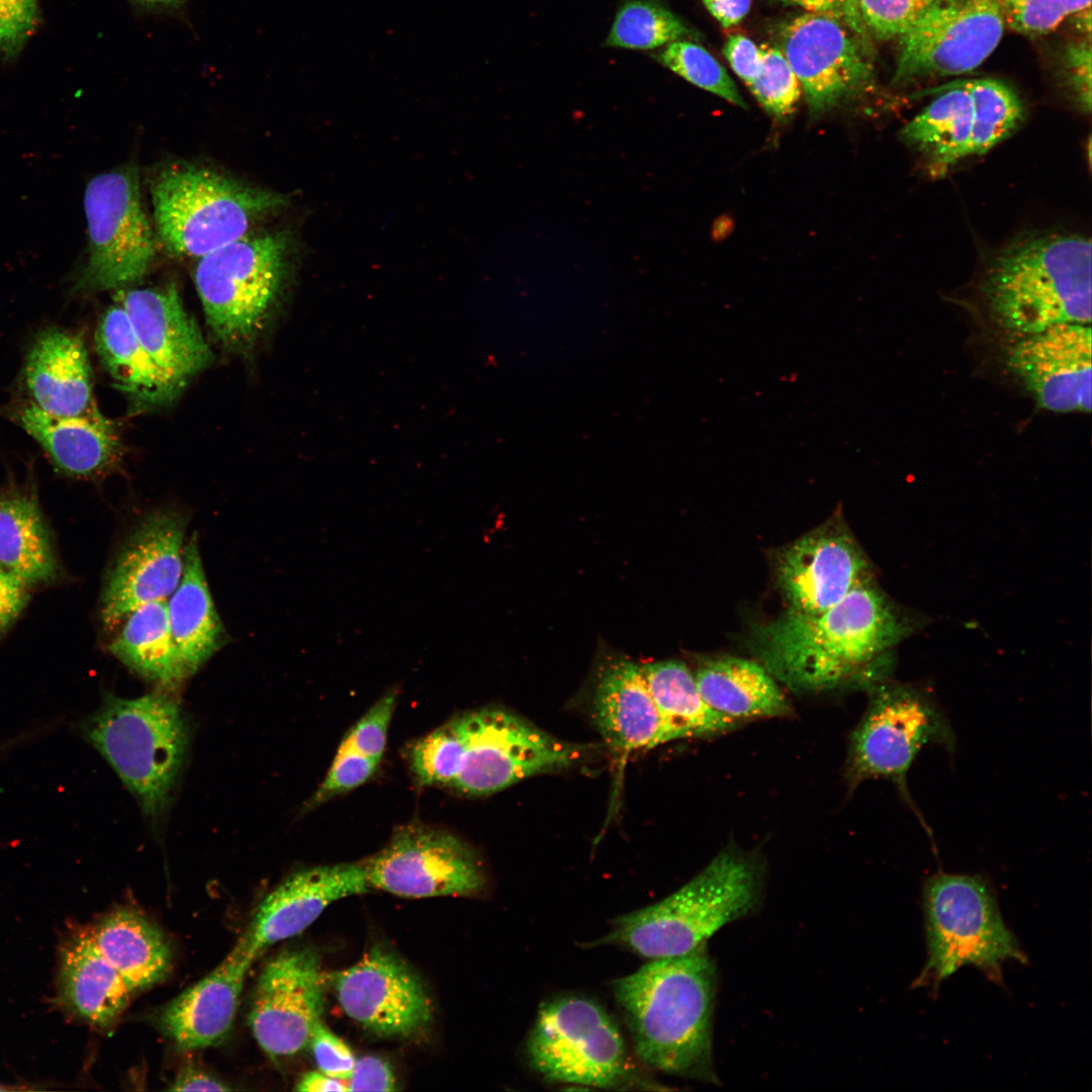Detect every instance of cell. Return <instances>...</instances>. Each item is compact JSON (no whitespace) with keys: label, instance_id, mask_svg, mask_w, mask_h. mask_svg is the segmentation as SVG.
<instances>
[{"label":"cell","instance_id":"cell-1","mask_svg":"<svg viewBox=\"0 0 1092 1092\" xmlns=\"http://www.w3.org/2000/svg\"><path fill=\"white\" fill-rule=\"evenodd\" d=\"M718 974L706 944L681 956L648 960L612 982L632 1048L645 1067L718 1084L713 1016Z\"/></svg>","mask_w":1092,"mask_h":1092},{"label":"cell","instance_id":"cell-2","mask_svg":"<svg viewBox=\"0 0 1092 1092\" xmlns=\"http://www.w3.org/2000/svg\"><path fill=\"white\" fill-rule=\"evenodd\" d=\"M912 628L872 581L817 614L787 612L753 632L761 664L800 691L832 689L866 670Z\"/></svg>","mask_w":1092,"mask_h":1092},{"label":"cell","instance_id":"cell-3","mask_svg":"<svg viewBox=\"0 0 1092 1092\" xmlns=\"http://www.w3.org/2000/svg\"><path fill=\"white\" fill-rule=\"evenodd\" d=\"M763 886L760 858L727 847L669 896L615 918L610 931L595 944L620 946L646 960L689 953L725 925L753 912Z\"/></svg>","mask_w":1092,"mask_h":1092},{"label":"cell","instance_id":"cell-4","mask_svg":"<svg viewBox=\"0 0 1092 1092\" xmlns=\"http://www.w3.org/2000/svg\"><path fill=\"white\" fill-rule=\"evenodd\" d=\"M1091 241L1075 234L1011 243L989 264L982 292L1003 327L1034 334L1057 324L1091 323Z\"/></svg>","mask_w":1092,"mask_h":1092},{"label":"cell","instance_id":"cell-5","mask_svg":"<svg viewBox=\"0 0 1092 1092\" xmlns=\"http://www.w3.org/2000/svg\"><path fill=\"white\" fill-rule=\"evenodd\" d=\"M79 730L111 765L144 814L161 818L189 746L188 724L178 703L163 694L135 699L107 696Z\"/></svg>","mask_w":1092,"mask_h":1092},{"label":"cell","instance_id":"cell-6","mask_svg":"<svg viewBox=\"0 0 1092 1092\" xmlns=\"http://www.w3.org/2000/svg\"><path fill=\"white\" fill-rule=\"evenodd\" d=\"M151 196L163 246L174 256L188 258H200L250 234L289 202L282 193L186 163L160 170Z\"/></svg>","mask_w":1092,"mask_h":1092},{"label":"cell","instance_id":"cell-7","mask_svg":"<svg viewBox=\"0 0 1092 1092\" xmlns=\"http://www.w3.org/2000/svg\"><path fill=\"white\" fill-rule=\"evenodd\" d=\"M533 1070L552 1083L607 1090H656L633 1060L612 1015L596 1000L562 995L543 1002L526 1040Z\"/></svg>","mask_w":1092,"mask_h":1092},{"label":"cell","instance_id":"cell-8","mask_svg":"<svg viewBox=\"0 0 1092 1092\" xmlns=\"http://www.w3.org/2000/svg\"><path fill=\"white\" fill-rule=\"evenodd\" d=\"M293 243L285 230L248 234L199 258L197 293L226 350L243 353L257 342L286 283Z\"/></svg>","mask_w":1092,"mask_h":1092},{"label":"cell","instance_id":"cell-9","mask_svg":"<svg viewBox=\"0 0 1092 1092\" xmlns=\"http://www.w3.org/2000/svg\"><path fill=\"white\" fill-rule=\"evenodd\" d=\"M923 908L928 959L918 983L935 987L965 966L997 981L1005 963L1025 962L981 876L933 875L924 885Z\"/></svg>","mask_w":1092,"mask_h":1092},{"label":"cell","instance_id":"cell-10","mask_svg":"<svg viewBox=\"0 0 1092 1092\" xmlns=\"http://www.w3.org/2000/svg\"><path fill=\"white\" fill-rule=\"evenodd\" d=\"M931 744L950 753L956 746L952 728L934 700L911 685L878 682L850 738L846 760L848 784L856 787L874 779L891 781L930 834L910 796L907 776L921 749Z\"/></svg>","mask_w":1092,"mask_h":1092},{"label":"cell","instance_id":"cell-11","mask_svg":"<svg viewBox=\"0 0 1092 1092\" xmlns=\"http://www.w3.org/2000/svg\"><path fill=\"white\" fill-rule=\"evenodd\" d=\"M465 750L450 786L484 796L527 778L569 768L593 752V745L561 740L500 708H482L457 717Z\"/></svg>","mask_w":1092,"mask_h":1092},{"label":"cell","instance_id":"cell-12","mask_svg":"<svg viewBox=\"0 0 1092 1092\" xmlns=\"http://www.w3.org/2000/svg\"><path fill=\"white\" fill-rule=\"evenodd\" d=\"M84 210L88 258L76 289L119 290L141 280L156 249L142 204L139 170L125 166L93 177L85 189Z\"/></svg>","mask_w":1092,"mask_h":1092},{"label":"cell","instance_id":"cell-13","mask_svg":"<svg viewBox=\"0 0 1092 1092\" xmlns=\"http://www.w3.org/2000/svg\"><path fill=\"white\" fill-rule=\"evenodd\" d=\"M1005 26L999 0H935L899 36L893 82L972 72L997 48Z\"/></svg>","mask_w":1092,"mask_h":1092},{"label":"cell","instance_id":"cell-14","mask_svg":"<svg viewBox=\"0 0 1092 1092\" xmlns=\"http://www.w3.org/2000/svg\"><path fill=\"white\" fill-rule=\"evenodd\" d=\"M363 863L371 888L401 897L471 896L485 885L479 858L467 843L421 822L397 827Z\"/></svg>","mask_w":1092,"mask_h":1092},{"label":"cell","instance_id":"cell-15","mask_svg":"<svg viewBox=\"0 0 1092 1092\" xmlns=\"http://www.w3.org/2000/svg\"><path fill=\"white\" fill-rule=\"evenodd\" d=\"M780 50L818 116L864 92L874 81L870 39L825 14L793 17L779 29Z\"/></svg>","mask_w":1092,"mask_h":1092},{"label":"cell","instance_id":"cell-16","mask_svg":"<svg viewBox=\"0 0 1092 1092\" xmlns=\"http://www.w3.org/2000/svg\"><path fill=\"white\" fill-rule=\"evenodd\" d=\"M323 1000V973L313 950L290 949L272 959L260 974L249 1014L260 1048L273 1059L305 1049L321 1021Z\"/></svg>","mask_w":1092,"mask_h":1092},{"label":"cell","instance_id":"cell-17","mask_svg":"<svg viewBox=\"0 0 1092 1092\" xmlns=\"http://www.w3.org/2000/svg\"><path fill=\"white\" fill-rule=\"evenodd\" d=\"M345 1013L369 1031L405 1037L432 1018V1004L420 978L390 950L375 946L332 977Z\"/></svg>","mask_w":1092,"mask_h":1092},{"label":"cell","instance_id":"cell-18","mask_svg":"<svg viewBox=\"0 0 1092 1092\" xmlns=\"http://www.w3.org/2000/svg\"><path fill=\"white\" fill-rule=\"evenodd\" d=\"M185 527L183 516L166 510L148 516L131 533L106 577L101 598L105 627L172 595L183 570Z\"/></svg>","mask_w":1092,"mask_h":1092},{"label":"cell","instance_id":"cell-19","mask_svg":"<svg viewBox=\"0 0 1092 1092\" xmlns=\"http://www.w3.org/2000/svg\"><path fill=\"white\" fill-rule=\"evenodd\" d=\"M777 581L788 611L812 615L840 602L869 579L870 565L840 526H822L790 544L778 557Z\"/></svg>","mask_w":1092,"mask_h":1092},{"label":"cell","instance_id":"cell-20","mask_svg":"<svg viewBox=\"0 0 1092 1092\" xmlns=\"http://www.w3.org/2000/svg\"><path fill=\"white\" fill-rule=\"evenodd\" d=\"M1012 372L1045 410L1091 411V328L1057 324L1030 334L1010 352Z\"/></svg>","mask_w":1092,"mask_h":1092},{"label":"cell","instance_id":"cell-21","mask_svg":"<svg viewBox=\"0 0 1092 1092\" xmlns=\"http://www.w3.org/2000/svg\"><path fill=\"white\" fill-rule=\"evenodd\" d=\"M370 888L363 862L299 871L262 900L243 937L260 954L266 947L301 933L333 902Z\"/></svg>","mask_w":1092,"mask_h":1092},{"label":"cell","instance_id":"cell-22","mask_svg":"<svg viewBox=\"0 0 1092 1092\" xmlns=\"http://www.w3.org/2000/svg\"><path fill=\"white\" fill-rule=\"evenodd\" d=\"M116 291L114 300L124 309L139 341L173 382L183 387L210 364L212 352L175 285Z\"/></svg>","mask_w":1092,"mask_h":1092},{"label":"cell","instance_id":"cell-23","mask_svg":"<svg viewBox=\"0 0 1092 1092\" xmlns=\"http://www.w3.org/2000/svg\"><path fill=\"white\" fill-rule=\"evenodd\" d=\"M258 956L242 936L215 969L163 1007L159 1026L177 1049L199 1050L225 1038L245 978Z\"/></svg>","mask_w":1092,"mask_h":1092},{"label":"cell","instance_id":"cell-24","mask_svg":"<svg viewBox=\"0 0 1092 1092\" xmlns=\"http://www.w3.org/2000/svg\"><path fill=\"white\" fill-rule=\"evenodd\" d=\"M592 716L607 746L620 758L665 743L641 666L623 656L601 662L592 694Z\"/></svg>","mask_w":1092,"mask_h":1092},{"label":"cell","instance_id":"cell-25","mask_svg":"<svg viewBox=\"0 0 1092 1092\" xmlns=\"http://www.w3.org/2000/svg\"><path fill=\"white\" fill-rule=\"evenodd\" d=\"M24 382L30 401L48 414L81 417L97 412L87 351L77 335L57 328L41 332L26 355Z\"/></svg>","mask_w":1092,"mask_h":1092},{"label":"cell","instance_id":"cell-26","mask_svg":"<svg viewBox=\"0 0 1092 1092\" xmlns=\"http://www.w3.org/2000/svg\"><path fill=\"white\" fill-rule=\"evenodd\" d=\"M14 420L41 446L55 468L68 476L95 477L119 459L118 440L98 412L61 417L25 401L15 410Z\"/></svg>","mask_w":1092,"mask_h":1092},{"label":"cell","instance_id":"cell-27","mask_svg":"<svg viewBox=\"0 0 1092 1092\" xmlns=\"http://www.w3.org/2000/svg\"><path fill=\"white\" fill-rule=\"evenodd\" d=\"M694 676L706 703L738 723L792 713L776 678L758 662L730 656L711 658L698 666Z\"/></svg>","mask_w":1092,"mask_h":1092},{"label":"cell","instance_id":"cell-28","mask_svg":"<svg viewBox=\"0 0 1092 1092\" xmlns=\"http://www.w3.org/2000/svg\"><path fill=\"white\" fill-rule=\"evenodd\" d=\"M167 615L175 646L190 675L219 649L225 639L207 585L196 535L183 548L182 575L167 602Z\"/></svg>","mask_w":1092,"mask_h":1092},{"label":"cell","instance_id":"cell-29","mask_svg":"<svg viewBox=\"0 0 1092 1092\" xmlns=\"http://www.w3.org/2000/svg\"><path fill=\"white\" fill-rule=\"evenodd\" d=\"M63 1003L89 1023L111 1025L126 1008L132 991L101 954L91 933L65 946L59 976Z\"/></svg>","mask_w":1092,"mask_h":1092},{"label":"cell","instance_id":"cell-30","mask_svg":"<svg viewBox=\"0 0 1092 1092\" xmlns=\"http://www.w3.org/2000/svg\"><path fill=\"white\" fill-rule=\"evenodd\" d=\"M91 934L101 954L132 992L156 985L169 975L172 952L166 937L136 911H114Z\"/></svg>","mask_w":1092,"mask_h":1092},{"label":"cell","instance_id":"cell-31","mask_svg":"<svg viewBox=\"0 0 1092 1092\" xmlns=\"http://www.w3.org/2000/svg\"><path fill=\"white\" fill-rule=\"evenodd\" d=\"M95 344L115 385L140 403L168 404L182 388L164 373L143 347L118 303L109 306L101 316Z\"/></svg>","mask_w":1092,"mask_h":1092},{"label":"cell","instance_id":"cell-32","mask_svg":"<svg viewBox=\"0 0 1092 1092\" xmlns=\"http://www.w3.org/2000/svg\"><path fill=\"white\" fill-rule=\"evenodd\" d=\"M641 671L660 716L665 743L719 735L740 724L706 703L694 673L684 662L669 659L647 663Z\"/></svg>","mask_w":1092,"mask_h":1092},{"label":"cell","instance_id":"cell-33","mask_svg":"<svg viewBox=\"0 0 1092 1092\" xmlns=\"http://www.w3.org/2000/svg\"><path fill=\"white\" fill-rule=\"evenodd\" d=\"M0 565L28 586L58 575L51 534L30 491L13 488L0 493Z\"/></svg>","mask_w":1092,"mask_h":1092},{"label":"cell","instance_id":"cell-34","mask_svg":"<svg viewBox=\"0 0 1092 1092\" xmlns=\"http://www.w3.org/2000/svg\"><path fill=\"white\" fill-rule=\"evenodd\" d=\"M973 119V100L961 82L930 102L899 135L925 158L933 175L940 176L967 158Z\"/></svg>","mask_w":1092,"mask_h":1092},{"label":"cell","instance_id":"cell-35","mask_svg":"<svg viewBox=\"0 0 1092 1092\" xmlns=\"http://www.w3.org/2000/svg\"><path fill=\"white\" fill-rule=\"evenodd\" d=\"M124 619L108 646L116 658L163 686L177 685L189 676L170 631L166 600L145 604Z\"/></svg>","mask_w":1092,"mask_h":1092},{"label":"cell","instance_id":"cell-36","mask_svg":"<svg viewBox=\"0 0 1092 1092\" xmlns=\"http://www.w3.org/2000/svg\"><path fill=\"white\" fill-rule=\"evenodd\" d=\"M963 83L974 107L967 157L982 155L1019 126L1024 116L1023 105L1017 93L1001 81L974 79Z\"/></svg>","mask_w":1092,"mask_h":1092},{"label":"cell","instance_id":"cell-37","mask_svg":"<svg viewBox=\"0 0 1092 1092\" xmlns=\"http://www.w3.org/2000/svg\"><path fill=\"white\" fill-rule=\"evenodd\" d=\"M692 35L686 23L658 0H626L616 13L605 46L652 50Z\"/></svg>","mask_w":1092,"mask_h":1092},{"label":"cell","instance_id":"cell-38","mask_svg":"<svg viewBox=\"0 0 1092 1092\" xmlns=\"http://www.w3.org/2000/svg\"><path fill=\"white\" fill-rule=\"evenodd\" d=\"M465 744L458 718L418 739L407 754L420 786H451L461 770Z\"/></svg>","mask_w":1092,"mask_h":1092},{"label":"cell","instance_id":"cell-39","mask_svg":"<svg viewBox=\"0 0 1092 1092\" xmlns=\"http://www.w3.org/2000/svg\"><path fill=\"white\" fill-rule=\"evenodd\" d=\"M654 57L661 65L688 82L722 97L733 105L747 107L726 70L703 47L688 39L676 40L664 46Z\"/></svg>","mask_w":1092,"mask_h":1092},{"label":"cell","instance_id":"cell-40","mask_svg":"<svg viewBox=\"0 0 1092 1092\" xmlns=\"http://www.w3.org/2000/svg\"><path fill=\"white\" fill-rule=\"evenodd\" d=\"M761 69L748 85L764 110L778 119L791 115L801 95V85L779 47L760 46Z\"/></svg>","mask_w":1092,"mask_h":1092},{"label":"cell","instance_id":"cell-41","mask_svg":"<svg viewBox=\"0 0 1092 1092\" xmlns=\"http://www.w3.org/2000/svg\"><path fill=\"white\" fill-rule=\"evenodd\" d=\"M1005 24L1025 35H1042L1067 17L1091 7V0H999Z\"/></svg>","mask_w":1092,"mask_h":1092},{"label":"cell","instance_id":"cell-42","mask_svg":"<svg viewBox=\"0 0 1092 1092\" xmlns=\"http://www.w3.org/2000/svg\"><path fill=\"white\" fill-rule=\"evenodd\" d=\"M379 762L341 742L328 774L303 810L315 809L330 799L363 785L376 771Z\"/></svg>","mask_w":1092,"mask_h":1092},{"label":"cell","instance_id":"cell-43","mask_svg":"<svg viewBox=\"0 0 1092 1092\" xmlns=\"http://www.w3.org/2000/svg\"><path fill=\"white\" fill-rule=\"evenodd\" d=\"M935 0H856L860 19L871 38L899 37Z\"/></svg>","mask_w":1092,"mask_h":1092},{"label":"cell","instance_id":"cell-44","mask_svg":"<svg viewBox=\"0 0 1092 1092\" xmlns=\"http://www.w3.org/2000/svg\"><path fill=\"white\" fill-rule=\"evenodd\" d=\"M396 699L395 688L386 691L348 731L342 742L357 752L380 761Z\"/></svg>","mask_w":1092,"mask_h":1092},{"label":"cell","instance_id":"cell-45","mask_svg":"<svg viewBox=\"0 0 1092 1092\" xmlns=\"http://www.w3.org/2000/svg\"><path fill=\"white\" fill-rule=\"evenodd\" d=\"M38 24L37 0H0V58L14 60Z\"/></svg>","mask_w":1092,"mask_h":1092},{"label":"cell","instance_id":"cell-46","mask_svg":"<svg viewBox=\"0 0 1092 1092\" xmlns=\"http://www.w3.org/2000/svg\"><path fill=\"white\" fill-rule=\"evenodd\" d=\"M1062 81L1076 106L1085 114L1091 110V37L1070 42L1061 56Z\"/></svg>","mask_w":1092,"mask_h":1092},{"label":"cell","instance_id":"cell-47","mask_svg":"<svg viewBox=\"0 0 1092 1092\" xmlns=\"http://www.w3.org/2000/svg\"><path fill=\"white\" fill-rule=\"evenodd\" d=\"M309 1045L322 1073L345 1082L349 1080L356 1062L353 1052L322 1020L311 1033Z\"/></svg>","mask_w":1092,"mask_h":1092},{"label":"cell","instance_id":"cell-48","mask_svg":"<svg viewBox=\"0 0 1092 1092\" xmlns=\"http://www.w3.org/2000/svg\"><path fill=\"white\" fill-rule=\"evenodd\" d=\"M348 1082V1091H393L396 1089L391 1066L377 1056L356 1060Z\"/></svg>","mask_w":1092,"mask_h":1092},{"label":"cell","instance_id":"cell-49","mask_svg":"<svg viewBox=\"0 0 1092 1092\" xmlns=\"http://www.w3.org/2000/svg\"><path fill=\"white\" fill-rule=\"evenodd\" d=\"M723 54L733 71L750 85L761 69V50L751 39L743 35H730L723 48Z\"/></svg>","mask_w":1092,"mask_h":1092},{"label":"cell","instance_id":"cell-50","mask_svg":"<svg viewBox=\"0 0 1092 1092\" xmlns=\"http://www.w3.org/2000/svg\"><path fill=\"white\" fill-rule=\"evenodd\" d=\"M28 588L17 575L0 565V636L26 607Z\"/></svg>","mask_w":1092,"mask_h":1092},{"label":"cell","instance_id":"cell-51","mask_svg":"<svg viewBox=\"0 0 1092 1092\" xmlns=\"http://www.w3.org/2000/svg\"><path fill=\"white\" fill-rule=\"evenodd\" d=\"M803 8L810 13L834 17L866 39H871L860 19L856 0H776Z\"/></svg>","mask_w":1092,"mask_h":1092},{"label":"cell","instance_id":"cell-52","mask_svg":"<svg viewBox=\"0 0 1092 1092\" xmlns=\"http://www.w3.org/2000/svg\"><path fill=\"white\" fill-rule=\"evenodd\" d=\"M171 1091H228L222 1081L191 1065L181 1069L169 1087Z\"/></svg>","mask_w":1092,"mask_h":1092},{"label":"cell","instance_id":"cell-53","mask_svg":"<svg viewBox=\"0 0 1092 1092\" xmlns=\"http://www.w3.org/2000/svg\"><path fill=\"white\" fill-rule=\"evenodd\" d=\"M710 14L723 26L739 23L748 13L751 0H703Z\"/></svg>","mask_w":1092,"mask_h":1092},{"label":"cell","instance_id":"cell-54","mask_svg":"<svg viewBox=\"0 0 1092 1092\" xmlns=\"http://www.w3.org/2000/svg\"><path fill=\"white\" fill-rule=\"evenodd\" d=\"M295 1090L305 1092H344L348 1091V1086L345 1081L332 1078L321 1071H310L302 1075L296 1084Z\"/></svg>","mask_w":1092,"mask_h":1092},{"label":"cell","instance_id":"cell-55","mask_svg":"<svg viewBox=\"0 0 1092 1092\" xmlns=\"http://www.w3.org/2000/svg\"><path fill=\"white\" fill-rule=\"evenodd\" d=\"M135 6L152 11H164L179 8L186 0H129Z\"/></svg>","mask_w":1092,"mask_h":1092},{"label":"cell","instance_id":"cell-56","mask_svg":"<svg viewBox=\"0 0 1092 1092\" xmlns=\"http://www.w3.org/2000/svg\"><path fill=\"white\" fill-rule=\"evenodd\" d=\"M11 745L12 743H6L4 746H0V754L7 751Z\"/></svg>","mask_w":1092,"mask_h":1092},{"label":"cell","instance_id":"cell-57","mask_svg":"<svg viewBox=\"0 0 1092 1092\" xmlns=\"http://www.w3.org/2000/svg\"><path fill=\"white\" fill-rule=\"evenodd\" d=\"M7 1090L8 1091L9 1090H15V1088L4 1086L3 1084H0V1091H7Z\"/></svg>","mask_w":1092,"mask_h":1092}]
</instances>
